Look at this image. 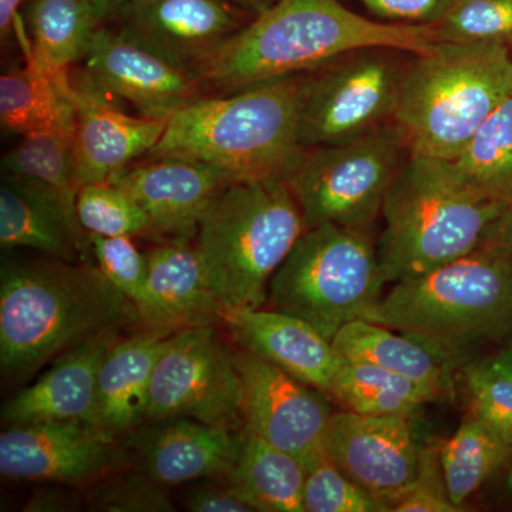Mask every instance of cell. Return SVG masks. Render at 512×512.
<instances>
[{
  "label": "cell",
  "instance_id": "cell-1",
  "mask_svg": "<svg viewBox=\"0 0 512 512\" xmlns=\"http://www.w3.org/2000/svg\"><path fill=\"white\" fill-rule=\"evenodd\" d=\"M434 42L433 26L377 22L339 0H278L222 43L197 74L204 87L228 94L315 72L366 47L417 55Z\"/></svg>",
  "mask_w": 512,
  "mask_h": 512
},
{
  "label": "cell",
  "instance_id": "cell-2",
  "mask_svg": "<svg viewBox=\"0 0 512 512\" xmlns=\"http://www.w3.org/2000/svg\"><path fill=\"white\" fill-rule=\"evenodd\" d=\"M140 313L99 266L5 261L0 271V365L26 377L83 343L117 335Z\"/></svg>",
  "mask_w": 512,
  "mask_h": 512
},
{
  "label": "cell",
  "instance_id": "cell-3",
  "mask_svg": "<svg viewBox=\"0 0 512 512\" xmlns=\"http://www.w3.org/2000/svg\"><path fill=\"white\" fill-rule=\"evenodd\" d=\"M309 73L194 101L168 120L148 158L198 161L238 178L284 177L302 151L299 124Z\"/></svg>",
  "mask_w": 512,
  "mask_h": 512
},
{
  "label": "cell",
  "instance_id": "cell-4",
  "mask_svg": "<svg viewBox=\"0 0 512 512\" xmlns=\"http://www.w3.org/2000/svg\"><path fill=\"white\" fill-rule=\"evenodd\" d=\"M305 220L282 175L239 178L214 195L200 221L198 254L221 309H259Z\"/></svg>",
  "mask_w": 512,
  "mask_h": 512
},
{
  "label": "cell",
  "instance_id": "cell-5",
  "mask_svg": "<svg viewBox=\"0 0 512 512\" xmlns=\"http://www.w3.org/2000/svg\"><path fill=\"white\" fill-rule=\"evenodd\" d=\"M511 94V47L436 40L412 55L393 124L409 154L453 161Z\"/></svg>",
  "mask_w": 512,
  "mask_h": 512
},
{
  "label": "cell",
  "instance_id": "cell-6",
  "mask_svg": "<svg viewBox=\"0 0 512 512\" xmlns=\"http://www.w3.org/2000/svg\"><path fill=\"white\" fill-rule=\"evenodd\" d=\"M505 207L471 190L450 161L409 154L383 204L384 279L397 284L470 254Z\"/></svg>",
  "mask_w": 512,
  "mask_h": 512
},
{
  "label": "cell",
  "instance_id": "cell-7",
  "mask_svg": "<svg viewBox=\"0 0 512 512\" xmlns=\"http://www.w3.org/2000/svg\"><path fill=\"white\" fill-rule=\"evenodd\" d=\"M366 320L419 340L454 365L471 346L512 332V259L480 245L397 282Z\"/></svg>",
  "mask_w": 512,
  "mask_h": 512
},
{
  "label": "cell",
  "instance_id": "cell-8",
  "mask_svg": "<svg viewBox=\"0 0 512 512\" xmlns=\"http://www.w3.org/2000/svg\"><path fill=\"white\" fill-rule=\"evenodd\" d=\"M386 284L370 231L325 224L296 241L269 282L268 299L332 342L349 323L367 319Z\"/></svg>",
  "mask_w": 512,
  "mask_h": 512
},
{
  "label": "cell",
  "instance_id": "cell-9",
  "mask_svg": "<svg viewBox=\"0 0 512 512\" xmlns=\"http://www.w3.org/2000/svg\"><path fill=\"white\" fill-rule=\"evenodd\" d=\"M407 156L392 123L343 143L303 148L284 178L306 229L333 224L370 231Z\"/></svg>",
  "mask_w": 512,
  "mask_h": 512
},
{
  "label": "cell",
  "instance_id": "cell-10",
  "mask_svg": "<svg viewBox=\"0 0 512 512\" xmlns=\"http://www.w3.org/2000/svg\"><path fill=\"white\" fill-rule=\"evenodd\" d=\"M412 53L366 47L309 73L299 146L343 143L392 124Z\"/></svg>",
  "mask_w": 512,
  "mask_h": 512
},
{
  "label": "cell",
  "instance_id": "cell-11",
  "mask_svg": "<svg viewBox=\"0 0 512 512\" xmlns=\"http://www.w3.org/2000/svg\"><path fill=\"white\" fill-rule=\"evenodd\" d=\"M178 417L222 429L244 427L235 353L211 325L170 335L154 370L146 421Z\"/></svg>",
  "mask_w": 512,
  "mask_h": 512
},
{
  "label": "cell",
  "instance_id": "cell-12",
  "mask_svg": "<svg viewBox=\"0 0 512 512\" xmlns=\"http://www.w3.org/2000/svg\"><path fill=\"white\" fill-rule=\"evenodd\" d=\"M235 365L245 429L298 457L311 470L325 457L333 414L329 396L244 349L235 353Z\"/></svg>",
  "mask_w": 512,
  "mask_h": 512
},
{
  "label": "cell",
  "instance_id": "cell-13",
  "mask_svg": "<svg viewBox=\"0 0 512 512\" xmlns=\"http://www.w3.org/2000/svg\"><path fill=\"white\" fill-rule=\"evenodd\" d=\"M127 464L120 441L89 424H23L0 434V473L9 480L80 487Z\"/></svg>",
  "mask_w": 512,
  "mask_h": 512
},
{
  "label": "cell",
  "instance_id": "cell-14",
  "mask_svg": "<svg viewBox=\"0 0 512 512\" xmlns=\"http://www.w3.org/2000/svg\"><path fill=\"white\" fill-rule=\"evenodd\" d=\"M83 62V86L128 101L141 116L168 121L202 99L204 84L197 73L167 62L120 32L97 29Z\"/></svg>",
  "mask_w": 512,
  "mask_h": 512
},
{
  "label": "cell",
  "instance_id": "cell-15",
  "mask_svg": "<svg viewBox=\"0 0 512 512\" xmlns=\"http://www.w3.org/2000/svg\"><path fill=\"white\" fill-rule=\"evenodd\" d=\"M424 447L412 419L333 413L325 456L382 504L419 477ZM384 512V510H383Z\"/></svg>",
  "mask_w": 512,
  "mask_h": 512
},
{
  "label": "cell",
  "instance_id": "cell-16",
  "mask_svg": "<svg viewBox=\"0 0 512 512\" xmlns=\"http://www.w3.org/2000/svg\"><path fill=\"white\" fill-rule=\"evenodd\" d=\"M247 12L225 0H131L120 10L119 32L167 62L197 73Z\"/></svg>",
  "mask_w": 512,
  "mask_h": 512
},
{
  "label": "cell",
  "instance_id": "cell-17",
  "mask_svg": "<svg viewBox=\"0 0 512 512\" xmlns=\"http://www.w3.org/2000/svg\"><path fill=\"white\" fill-rule=\"evenodd\" d=\"M239 180L224 168L183 160L148 158L109 183L127 192L146 211L154 234L188 242L197 238L205 208L225 185Z\"/></svg>",
  "mask_w": 512,
  "mask_h": 512
},
{
  "label": "cell",
  "instance_id": "cell-18",
  "mask_svg": "<svg viewBox=\"0 0 512 512\" xmlns=\"http://www.w3.org/2000/svg\"><path fill=\"white\" fill-rule=\"evenodd\" d=\"M133 436L137 468L165 485L227 478L244 446L242 430L222 429L192 419L150 421Z\"/></svg>",
  "mask_w": 512,
  "mask_h": 512
},
{
  "label": "cell",
  "instance_id": "cell-19",
  "mask_svg": "<svg viewBox=\"0 0 512 512\" xmlns=\"http://www.w3.org/2000/svg\"><path fill=\"white\" fill-rule=\"evenodd\" d=\"M74 170L80 187L109 183L131 161L150 153L167 120L131 117L86 86L72 87Z\"/></svg>",
  "mask_w": 512,
  "mask_h": 512
},
{
  "label": "cell",
  "instance_id": "cell-20",
  "mask_svg": "<svg viewBox=\"0 0 512 512\" xmlns=\"http://www.w3.org/2000/svg\"><path fill=\"white\" fill-rule=\"evenodd\" d=\"M239 346L332 397L343 356L305 320L279 311L221 309Z\"/></svg>",
  "mask_w": 512,
  "mask_h": 512
},
{
  "label": "cell",
  "instance_id": "cell-21",
  "mask_svg": "<svg viewBox=\"0 0 512 512\" xmlns=\"http://www.w3.org/2000/svg\"><path fill=\"white\" fill-rule=\"evenodd\" d=\"M77 212L47 185L3 174L0 185V244L29 248L66 262H79L90 247Z\"/></svg>",
  "mask_w": 512,
  "mask_h": 512
},
{
  "label": "cell",
  "instance_id": "cell-22",
  "mask_svg": "<svg viewBox=\"0 0 512 512\" xmlns=\"http://www.w3.org/2000/svg\"><path fill=\"white\" fill-rule=\"evenodd\" d=\"M116 335L83 343L53 362L36 383L3 406L6 427L33 423H82L92 426L97 376Z\"/></svg>",
  "mask_w": 512,
  "mask_h": 512
},
{
  "label": "cell",
  "instance_id": "cell-23",
  "mask_svg": "<svg viewBox=\"0 0 512 512\" xmlns=\"http://www.w3.org/2000/svg\"><path fill=\"white\" fill-rule=\"evenodd\" d=\"M170 332L150 329L111 346L97 376L92 426L119 440L147 420L154 370Z\"/></svg>",
  "mask_w": 512,
  "mask_h": 512
},
{
  "label": "cell",
  "instance_id": "cell-24",
  "mask_svg": "<svg viewBox=\"0 0 512 512\" xmlns=\"http://www.w3.org/2000/svg\"><path fill=\"white\" fill-rule=\"evenodd\" d=\"M148 308L141 322L148 328L178 332L220 320L197 248L174 241L147 252Z\"/></svg>",
  "mask_w": 512,
  "mask_h": 512
},
{
  "label": "cell",
  "instance_id": "cell-25",
  "mask_svg": "<svg viewBox=\"0 0 512 512\" xmlns=\"http://www.w3.org/2000/svg\"><path fill=\"white\" fill-rule=\"evenodd\" d=\"M28 63L52 77L69 76L73 63L87 55L100 28L99 12L90 0H26Z\"/></svg>",
  "mask_w": 512,
  "mask_h": 512
},
{
  "label": "cell",
  "instance_id": "cell-26",
  "mask_svg": "<svg viewBox=\"0 0 512 512\" xmlns=\"http://www.w3.org/2000/svg\"><path fill=\"white\" fill-rule=\"evenodd\" d=\"M69 76L52 77L32 64L0 77V123L20 137L66 134L73 137L74 106Z\"/></svg>",
  "mask_w": 512,
  "mask_h": 512
},
{
  "label": "cell",
  "instance_id": "cell-27",
  "mask_svg": "<svg viewBox=\"0 0 512 512\" xmlns=\"http://www.w3.org/2000/svg\"><path fill=\"white\" fill-rule=\"evenodd\" d=\"M333 346L346 359L363 360L434 387L443 394L453 389V363L419 340L402 332L369 322L355 320L340 329Z\"/></svg>",
  "mask_w": 512,
  "mask_h": 512
},
{
  "label": "cell",
  "instance_id": "cell-28",
  "mask_svg": "<svg viewBox=\"0 0 512 512\" xmlns=\"http://www.w3.org/2000/svg\"><path fill=\"white\" fill-rule=\"evenodd\" d=\"M237 466L227 477L239 497L258 512H305L308 467L298 457L245 429Z\"/></svg>",
  "mask_w": 512,
  "mask_h": 512
},
{
  "label": "cell",
  "instance_id": "cell-29",
  "mask_svg": "<svg viewBox=\"0 0 512 512\" xmlns=\"http://www.w3.org/2000/svg\"><path fill=\"white\" fill-rule=\"evenodd\" d=\"M443 396L427 384L346 357L340 363L332 393L350 412L404 419H412L421 407Z\"/></svg>",
  "mask_w": 512,
  "mask_h": 512
},
{
  "label": "cell",
  "instance_id": "cell-30",
  "mask_svg": "<svg viewBox=\"0 0 512 512\" xmlns=\"http://www.w3.org/2000/svg\"><path fill=\"white\" fill-rule=\"evenodd\" d=\"M450 163L471 190L512 204V94Z\"/></svg>",
  "mask_w": 512,
  "mask_h": 512
},
{
  "label": "cell",
  "instance_id": "cell-31",
  "mask_svg": "<svg viewBox=\"0 0 512 512\" xmlns=\"http://www.w3.org/2000/svg\"><path fill=\"white\" fill-rule=\"evenodd\" d=\"M510 448L511 444L473 413L464 419L450 439L439 443L440 466L450 500L463 510L468 498L504 463Z\"/></svg>",
  "mask_w": 512,
  "mask_h": 512
},
{
  "label": "cell",
  "instance_id": "cell-32",
  "mask_svg": "<svg viewBox=\"0 0 512 512\" xmlns=\"http://www.w3.org/2000/svg\"><path fill=\"white\" fill-rule=\"evenodd\" d=\"M72 138L66 134L23 137L18 146L3 157V174L32 178L53 188L77 212L80 185L74 170Z\"/></svg>",
  "mask_w": 512,
  "mask_h": 512
},
{
  "label": "cell",
  "instance_id": "cell-33",
  "mask_svg": "<svg viewBox=\"0 0 512 512\" xmlns=\"http://www.w3.org/2000/svg\"><path fill=\"white\" fill-rule=\"evenodd\" d=\"M76 208L87 234L137 237L153 232L146 211L113 183L82 185L77 192Z\"/></svg>",
  "mask_w": 512,
  "mask_h": 512
},
{
  "label": "cell",
  "instance_id": "cell-34",
  "mask_svg": "<svg viewBox=\"0 0 512 512\" xmlns=\"http://www.w3.org/2000/svg\"><path fill=\"white\" fill-rule=\"evenodd\" d=\"M437 42L512 46V0H454L433 25Z\"/></svg>",
  "mask_w": 512,
  "mask_h": 512
},
{
  "label": "cell",
  "instance_id": "cell-35",
  "mask_svg": "<svg viewBox=\"0 0 512 512\" xmlns=\"http://www.w3.org/2000/svg\"><path fill=\"white\" fill-rule=\"evenodd\" d=\"M87 507L103 512H173L175 505L165 490L140 468L113 471L89 485Z\"/></svg>",
  "mask_w": 512,
  "mask_h": 512
},
{
  "label": "cell",
  "instance_id": "cell-36",
  "mask_svg": "<svg viewBox=\"0 0 512 512\" xmlns=\"http://www.w3.org/2000/svg\"><path fill=\"white\" fill-rule=\"evenodd\" d=\"M90 248L104 276L136 305L140 318L148 308V262L131 237L89 234Z\"/></svg>",
  "mask_w": 512,
  "mask_h": 512
},
{
  "label": "cell",
  "instance_id": "cell-37",
  "mask_svg": "<svg viewBox=\"0 0 512 512\" xmlns=\"http://www.w3.org/2000/svg\"><path fill=\"white\" fill-rule=\"evenodd\" d=\"M305 512H382L375 495L360 487L328 457L309 470L303 491Z\"/></svg>",
  "mask_w": 512,
  "mask_h": 512
},
{
  "label": "cell",
  "instance_id": "cell-38",
  "mask_svg": "<svg viewBox=\"0 0 512 512\" xmlns=\"http://www.w3.org/2000/svg\"><path fill=\"white\" fill-rule=\"evenodd\" d=\"M474 416L512 446V377L478 363L467 369Z\"/></svg>",
  "mask_w": 512,
  "mask_h": 512
},
{
  "label": "cell",
  "instance_id": "cell-39",
  "mask_svg": "<svg viewBox=\"0 0 512 512\" xmlns=\"http://www.w3.org/2000/svg\"><path fill=\"white\" fill-rule=\"evenodd\" d=\"M384 512H458L447 494L441 471L439 446L424 447L419 477L400 493L387 498Z\"/></svg>",
  "mask_w": 512,
  "mask_h": 512
},
{
  "label": "cell",
  "instance_id": "cell-40",
  "mask_svg": "<svg viewBox=\"0 0 512 512\" xmlns=\"http://www.w3.org/2000/svg\"><path fill=\"white\" fill-rule=\"evenodd\" d=\"M376 18L403 25L433 26L439 23L454 0H357Z\"/></svg>",
  "mask_w": 512,
  "mask_h": 512
},
{
  "label": "cell",
  "instance_id": "cell-41",
  "mask_svg": "<svg viewBox=\"0 0 512 512\" xmlns=\"http://www.w3.org/2000/svg\"><path fill=\"white\" fill-rule=\"evenodd\" d=\"M184 505L191 512H255L239 497L227 478L224 485H194L185 493Z\"/></svg>",
  "mask_w": 512,
  "mask_h": 512
},
{
  "label": "cell",
  "instance_id": "cell-42",
  "mask_svg": "<svg viewBox=\"0 0 512 512\" xmlns=\"http://www.w3.org/2000/svg\"><path fill=\"white\" fill-rule=\"evenodd\" d=\"M79 497L66 488L49 487L37 490L28 504L25 511L30 512H60L79 510Z\"/></svg>",
  "mask_w": 512,
  "mask_h": 512
},
{
  "label": "cell",
  "instance_id": "cell-43",
  "mask_svg": "<svg viewBox=\"0 0 512 512\" xmlns=\"http://www.w3.org/2000/svg\"><path fill=\"white\" fill-rule=\"evenodd\" d=\"M481 245L497 249L512 259V204L507 205L488 227Z\"/></svg>",
  "mask_w": 512,
  "mask_h": 512
},
{
  "label": "cell",
  "instance_id": "cell-44",
  "mask_svg": "<svg viewBox=\"0 0 512 512\" xmlns=\"http://www.w3.org/2000/svg\"><path fill=\"white\" fill-rule=\"evenodd\" d=\"M26 0H0V35L2 39H9L10 33L15 28L16 15L20 6Z\"/></svg>",
  "mask_w": 512,
  "mask_h": 512
},
{
  "label": "cell",
  "instance_id": "cell-45",
  "mask_svg": "<svg viewBox=\"0 0 512 512\" xmlns=\"http://www.w3.org/2000/svg\"><path fill=\"white\" fill-rule=\"evenodd\" d=\"M225 2L235 6V8L244 10L249 15L258 16L274 6L278 0H225Z\"/></svg>",
  "mask_w": 512,
  "mask_h": 512
},
{
  "label": "cell",
  "instance_id": "cell-46",
  "mask_svg": "<svg viewBox=\"0 0 512 512\" xmlns=\"http://www.w3.org/2000/svg\"><path fill=\"white\" fill-rule=\"evenodd\" d=\"M483 365L490 367V369L495 370V372L504 373V375L512 377V345L510 348L495 355L493 359L485 360Z\"/></svg>",
  "mask_w": 512,
  "mask_h": 512
},
{
  "label": "cell",
  "instance_id": "cell-47",
  "mask_svg": "<svg viewBox=\"0 0 512 512\" xmlns=\"http://www.w3.org/2000/svg\"><path fill=\"white\" fill-rule=\"evenodd\" d=\"M94 8L99 12L101 20L110 18L111 15H119L121 9L131 0H90Z\"/></svg>",
  "mask_w": 512,
  "mask_h": 512
},
{
  "label": "cell",
  "instance_id": "cell-48",
  "mask_svg": "<svg viewBox=\"0 0 512 512\" xmlns=\"http://www.w3.org/2000/svg\"><path fill=\"white\" fill-rule=\"evenodd\" d=\"M507 485H508V490H510L512 493V468L510 471V476H508Z\"/></svg>",
  "mask_w": 512,
  "mask_h": 512
},
{
  "label": "cell",
  "instance_id": "cell-49",
  "mask_svg": "<svg viewBox=\"0 0 512 512\" xmlns=\"http://www.w3.org/2000/svg\"><path fill=\"white\" fill-rule=\"evenodd\" d=\"M511 57H512V52H511Z\"/></svg>",
  "mask_w": 512,
  "mask_h": 512
}]
</instances>
